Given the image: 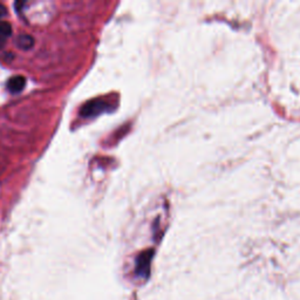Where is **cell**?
Wrapping results in <instances>:
<instances>
[{
  "instance_id": "obj_1",
  "label": "cell",
  "mask_w": 300,
  "mask_h": 300,
  "mask_svg": "<svg viewBox=\"0 0 300 300\" xmlns=\"http://www.w3.org/2000/svg\"><path fill=\"white\" fill-rule=\"evenodd\" d=\"M108 106L106 102H102V101H92V102H88L84 104L81 109V115L83 117H93L101 114L104 111H107Z\"/></svg>"
},
{
  "instance_id": "obj_2",
  "label": "cell",
  "mask_w": 300,
  "mask_h": 300,
  "mask_svg": "<svg viewBox=\"0 0 300 300\" xmlns=\"http://www.w3.org/2000/svg\"><path fill=\"white\" fill-rule=\"evenodd\" d=\"M152 251H147V252L141 253L136 261V273L140 277L147 278L150 270V261H152Z\"/></svg>"
},
{
  "instance_id": "obj_3",
  "label": "cell",
  "mask_w": 300,
  "mask_h": 300,
  "mask_svg": "<svg viewBox=\"0 0 300 300\" xmlns=\"http://www.w3.org/2000/svg\"><path fill=\"white\" fill-rule=\"evenodd\" d=\"M26 86V79L24 78L22 75H17V76H13V78H11L9 80V82H7V89L11 93H20L23 91L24 88Z\"/></svg>"
},
{
  "instance_id": "obj_4",
  "label": "cell",
  "mask_w": 300,
  "mask_h": 300,
  "mask_svg": "<svg viewBox=\"0 0 300 300\" xmlns=\"http://www.w3.org/2000/svg\"><path fill=\"white\" fill-rule=\"evenodd\" d=\"M15 45H17L20 50L27 51V50H30V48L33 47L34 39L28 34H22V35H19L17 39H15Z\"/></svg>"
},
{
  "instance_id": "obj_5",
  "label": "cell",
  "mask_w": 300,
  "mask_h": 300,
  "mask_svg": "<svg viewBox=\"0 0 300 300\" xmlns=\"http://www.w3.org/2000/svg\"><path fill=\"white\" fill-rule=\"evenodd\" d=\"M12 34V27L7 22H4L2 20L0 22V36L3 38H6V36H10Z\"/></svg>"
},
{
  "instance_id": "obj_6",
  "label": "cell",
  "mask_w": 300,
  "mask_h": 300,
  "mask_svg": "<svg viewBox=\"0 0 300 300\" xmlns=\"http://www.w3.org/2000/svg\"><path fill=\"white\" fill-rule=\"evenodd\" d=\"M6 15H7L6 7L4 6V5H2V4H0V22H2V19L5 18Z\"/></svg>"
},
{
  "instance_id": "obj_7",
  "label": "cell",
  "mask_w": 300,
  "mask_h": 300,
  "mask_svg": "<svg viewBox=\"0 0 300 300\" xmlns=\"http://www.w3.org/2000/svg\"><path fill=\"white\" fill-rule=\"evenodd\" d=\"M5 42H6L5 38H3V36H0V50H2V48L4 46H5Z\"/></svg>"
}]
</instances>
